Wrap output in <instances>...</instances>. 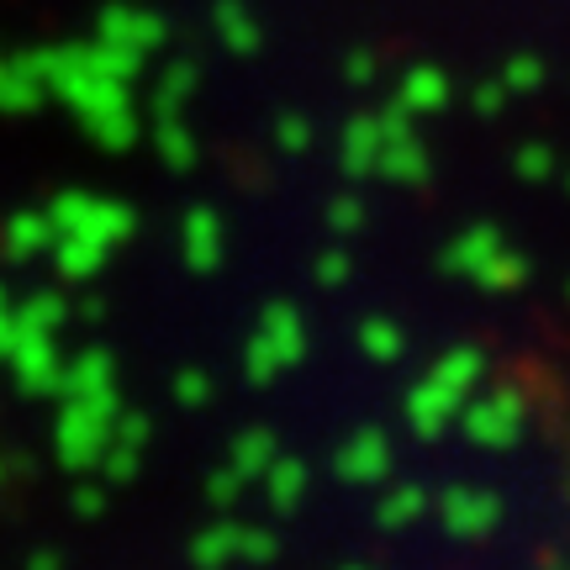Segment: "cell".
<instances>
[{"mask_svg": "<svg viewBox=\"0 0 570 570\" xmlns=\"http://www.w3.org/2000/svg\"><path fill=\"white\" fill-rule=\"evenodd\" d=\"M497 80L508 85V96H533V90L544 85V63L529 59V53H518V59L502 63V75H497Z\"/></svg>", "mask_w": 570, "mask_h": 570, "instance_id": "22", "label": "cell"}, {"mask_svg": "<svg viewBox=\"0 0 570 570\" xmlns=\"http://www.w3.org/2000/svg\"><path fill=\"white\" fill-rule=\"evenodd\" d=\"M175 396H180L185 407H202L206 396H212V381H206L202 370H185L180 381H175Z\"/></svg>", "mask_w": 570, "mask_h": 570, "instance_id": "27", "label": "cell"}, {"mask_svg": "<svg viewBox=\"0 0 570 570\" xmlns=\"http://www.w3.org/2000/svg\"><path fill=\"white\" fill-rule=\"evenodd\" d=\"M566 502H570V481H566Z\"/></svg>", "mask_w": 570, "mask_h": 570, "instance_id": "33", "label": "cell"}, {"mask_svg": "<svg viewBox=\"0 0 570 570\" xmlns=\"http://www.w3.org/2000/svg\"><path fill=\"white\" fill-rule=\"evenodd\" d=\"M554 169H560V159H554L550 142H523V148L512 154V175H518V180H529V185L550 180Z\"/></svg>", "mask_w": 570, "mask_h": 570, "instance_id": "20", "label": "cell"}, {"mask_svg": "<svg viewBox=\"0 0 570 570\" xmlns=\"http://www.w3.org/2000/svg\"><path fill=\"white\" fill-rule=\"evenodd\" d=\"M312 138H317V127L306 122V117H296V111L275 122V142H281L285 154H306V148H312Z\"/></svg>", "mask_w": 570, "mask_h": 570, "instance_id": "23", "label": "cell"}, {"mask_svg": "<svg viewBox=\"0 0 570 570\" xmlns=\"http://www.w3.org/2000/svg\"><path fill=\"white\" fill-rule=\"evenodd\" d=\"M439 265H444L449 275H465L470 285H481L487 296H508L518 285H529V275H533L529 254L512 248L491 223H470L460 238H449L444 254H439Z\"/></svg>", "mask_w": 570, "mask_h": 570, "instance_id": "2", "label": "cell"}, {"mask_svg": "<svg viewBox=\"0 0 570 570\" xmlns=\"http://www.w3.org/2000/svg\"><path fill=\"white\" fill-rule=\"evenodd\" d=\"M302 360H306V317L291 302H269L244 344L248 386H269V381H281L285 370L302 365Z\"/></svg>", "mask_w": 570, "mask_h": 570, "instance_id": "3", "label": "cell"}, {"mask_svg": "<svg viewBox=\"0 0 570 570\" xmlns=\"http://www.w3.org/2000/svg\"><path fill=\"white\" fill-rule=\"evenodd\" d=\"M428 508H433L428 491L412 487V481H402V487H391L386 497L375 502V523H381V529H407V523H417Z\"/></svg>", "mask_w": 570, "mask_h": 570, "instance_id": "17", "label": "cell"}, {"mask_svg": "<svg viewBox=\"0 0 570 570\" xmlns=\"http://www.w3.org/2000/svg\"><path fill=\"white\" fill-rule=\"evenodd\" d=\"M306 487H312V470H306L296 454H281V460L265 470V497H269V508H275V512H296V508H302Z\"/></svg>", "mask_w": 570, "mask_h": 570, "instance_id": "16", "label": "cell"}, {"mask_svg": "<svg viewBox=\"0 0 570 570\" xmlns=\"http://www.w3.org/2000/svg\"><path fill=\"white\" fill-rule=\"evenodd\" d=\"M111 439V391H80V402L69 407V423L59 428V449L63 460L90 465Z\"/></svg>", "mask_w": 570, "mask_h": 570, "instance_id": "8", "label": "cell"}, {"mask_svg": "<svg viewBox=\"0 0 570 570\" xmlns=\"http://www.w3.org/2000/svg\"><path fill=\"white\" fill-rule=\"evenodd\" d=\"M460 433H465L475 449H512L529 433V402L512 386L475 391L465 402V412H460Z\"/></svg>", "mask_w": 570, "mask_h": 570, "instance_id": "4", "label": "cell"}, {"mask_svg": "<svg viewBox=\"0 0 570 570\" xmlns=\"http://www.w3.org/2000/svg\"><path fill=\"white\" fill-rule=\"evenodd\" d=\"M354 344H360V354L365 360H375V365H396L402 354H407V327L396 323V317H365V323L354 327Z\"/></svg>", "mask_w": 570, "mask_h": 570, "instance_id": "15", "label": "cell"}, {"mask_svg": "<svg viewBox=\"0 0 570 570\" xmlns=\"http://www.w3.org/2000/svg\"><path fill=\"white\" fill-rule=\"evenodd\" d=\"M381 117H354L344 127V138H338V169L354 175V180H365L381 169Z\"/></svg>", "mask_w": 570, "mask_h": 570, "instance_id": "13", "label": "cell"}, {"mask_svg": "<svg viewBox=\"0 0 570 570\" xmlns=\"http://www.w3.org/2000/svg\"><path fill=\"white\" fill-rule=\"evenodd\" d=\"M344 75L354 85H365V80H375V59H370V53H354V59L344 63Z\"/></svg>", "mask_w": 570, "mask_h": 570, "instance_id": "29", "label": "cell"}, {"mask_svg": "<svg viewBox=\"0 0 570 570\" xmlns=\"http://www.w3.org/2000/svg\"><path fill=\"white\" fill-rule=\"evenodd\" d=\"M338 570H375V566H338Z\"/></svg>", "mask_w": 570, "mask_h": 570, "instance_id": "31", "label": "cell"}, {"mask_svg": "<svg viewBox=\"0 0 570 570\" xmlns=\"http://www.w3.org/2000/svg\"><path fill=\"white\" fill-rule=\"evenodd\" d=\"M391 465H396V449H391L386 428H360L333 454V470H338V481H348V487H375V481L391 475Z\"/></svg>", "mask_w": 570, "mask_h": 570, "instance_id": "9", "label": "cell"}, {"mask_svg": "<svg viewBox=\"0 0 570 570\" xmlns=\"http://www.w3.org/2000/svg\"><path fill=\"white\" fill-rule=\"evenodd\" d=\"M117 433H122V444L138 449L142 439H148V423H142V417H122V428H117Z\"/></svg>", "mask_w": 570, "mask_h": 570, "instance_id": "30", "label": "cell"}, {"mask_svg": "<svg viewBox=\"0 0 570 570\" xmlns=\"http://www.w3.org/2000/svg\"><path fill=\"white\" fill-rule=\"evenodd\" d=\"M381 169L375 175H386L396 185H423L433 175V154H428V142L412 132V117L402 106H391L381 111Z\"/></svg>", "mask_w": 570, "mask_h": 570, "instance_id": "6", "label": "cell"}, {"mask_svg": "<svg viewBox=\"0 0 570 570\" xmlns=\"http://www.w3.org/2000/svg\"><path fill=\"white\" fill-rule=\"evenodd\" d=\"M502 101H508V85H502V80L475 85V96H470V106H475L481 117H497V111H502Z\"/></svg>", "mask_w": 570, "mask_h": 570, "instance_id": "28", "label": "cell"}, {"mask_svg": "<svg viewBox=\"0 0 570 570\" xmlns=\"http://www.w3.org/2000/svg\"><path fill=\"white\" fill-rule=\"evenodd\" d=\"M217 38H223L233 53H254V48H259V21L248 17L244 0H223V6H217Z\"/></svg>", "mask_w": 570, "mask_h": 570, "instance_id": "18", "label": "cell"}, {"mask_svg": "<svg viewBox=\"0 0 570 570\" xmlns=\"http://www.w3.org/2000/svg\"><path fill=\"white\" fill-rule=\"evenodd\" d=\"M281 460V439L269 433V428H244L238 439H233V449H227V470L238 475V481H265V470Z\"/></svg>", "mask_w": 570, "mask_h": 570, "instance_id": "14", "label": "cell"}, {"mask_svg": "<svg viewBox=\"0 0 570 570\" xmlns=\"http://www.w3.org/2000/svg\"><path fill=\"white\" fill-rule=\"evenodd\" d=\"M566 296H570V285H566Z\"/></svg>", "mask_w": 570, "mask_h": 570, "instance_id": "34", "label": "cell"}, {"mask_svg": "<svg viewBox=\"0 0 570 570\" xmlns=\"http://www.w3.org/2000/svg\"><path fill=\"white\" fill-rule=\"evenodd\" d=\"M190 90H196V69H185V63H180V69H169V75H164L159 106H164V111H175V106H180Z\"/></svg>", "mask_w": 570, "mask_h": 570, "instance_id": "25", "label": "cell"}, {"mask_svg": "<svg viewBox=\"0 0 570 570\" xmlns=\"http://www.w3.org/2000/svg\"><path fill=\"white\" fill-rule=\"evenodd\" d=\"M59 227H69L75 238H90V244L117 248L132 233V212L117 202H90V196H69L59 202Z\"/></svg>", "mask_w": 570, "mask_h": 570, "instance_id": "10", "label": "cell"}, {"mask_svg": "<svg viewBox=\"0 0 570 570\" xmlns=\"http://www.w3.org/2000/svg\"><path fill=\"white\" fill-rule=\"evenodd\" d=\"M223 217L212 212V206H196V212H185V223H180V254H185V265L190 269H217L223 265Z\"/></svg>", "mask_w": 570, "mask_h": 570, "instance_id": "12", "label": "cell"}, {"mask_svg": "<svg viewBox=\"0 0 570 570\" xmlns=\"http://www.w3.org/2000/svg\"><path fill=\"white\" fill-rule=\"evenodd\" d=\"M439 523H444L449 539L475 544V539L497 533V523H502V497L491 487H449L444 497H439Z\"/></svg>", "mask_w": 570, "mask_h": 570, "instance_id": "7", "label": "cell"}, {"mask_svg": "<svg viewBox=\"0 0 570 570\" xmlns=\"http://www.w3.org/2000/svg\"><path fill=\"white\" fill-rule=\"evenodd\" d=\"M566 190H570V169H566Z\"/></svg>", "mask_w": 570, "mask_h": 570, "instance_id": "32", "label": "cell"}, {"mask_svg": "<svg viewBox=\"0 0 570 570\" xmlns=\"http://www.w3.org/2000/svg\"><path fill=\"white\" fill-rule=\"evenodd\" d=\"M238 497H244V481H238V475H233L227 465L217 470L212 481H206V502H212V508H233Z\"/></svg>", "mask_w": 570, "mask_h": 570, "instance_id": "26", "label": "cell"}, {"mask_svg": "<svg viewBox=\"0 0 570 570\" xmlns=\"http://www.w3.org/2000/svg\"><path fill=\"white\" fill-rule=\"evenodd\" d=\"M327 227L344 238V233H360L365 227V206H360V196H338V202L327 206Z\"/></svg>", "mask_w": 570, "mask_h": 570, "instance_id": "24", "label": "cell"}, {"mask_svg": "<svg viewBox=\"0 0 570 570\" xmlns=\"http://www.w3.org/2000/svg\"><path fill=\"white\" fill-rule=\"evenodd\" d=\"M281 554L275 533L269 529H254V523H238V518H223L190 539V566L202 570H227V566H269Z\"/></svg>", "mask_w": 570, "mask_h": 570, "instance_id": "5", "label": "cell"}, {"mask_svg": "<svg viewBox=\"0 0 570 570\" xmlns=\"http://www.w3.org/2000/svg\"><path fill=\"white\" fill-rule=\"evenodd\" d=\"M481 381H487V354H481V348L475 344L444 348V354L423 370V381L407 391V402H402L407 428L417 439H439L444 428L460 423V412H465V402L481 391Z\"/></svg>", "mask_w": 570, "mask_h": 570, "instance_id": "1", "label": "cell"}, {"mask_svg": "<svg viewBox=\"0 0 570 570\" xmlns=\"http://www.w3.org/2000/svg\"><path fill=\"white\" fill-rule=\"evenodd\" d=\"M154 142H159V154H164V164H169V169H190V164H196V138H190V127H185L175 111H164V117H159Z\"/></svg>", "mask_w": 570, "mask_h": 570, "instance_id": "19", "label": "cell"}, {"mask_svg": "<svg viewBox=\"0 0 570 570\" xmlns=\"http://www.w3.org/2000/svg\"><path fill=\"white\" fill-rule=\"evenodd\" d=\"M449 96H454V85H449L444 69H433V63H412L407 75H402V85H396V101H391V106H402L412 122H417V117L444 111Z\"/></svg>", "mask_w": 570, "mask_h": 570, "instance_id": "11", "label": "cell"}, {"mask_svg": "<svg viewBox=\"0 0 570 570\" xmlns=\"http://www.w3.org/2000/svg\"><path fill=\"white\" fill-rule=\"evenodd\" d=\"M348 275H354V254H348L344 244L323 248V254L312 259V281L323 285V291H338V285H348Z\"/></svg>", "mask_w": 570, "mask_h": 570, "instance_id": "21", "label": "cell"}]
</instances>
